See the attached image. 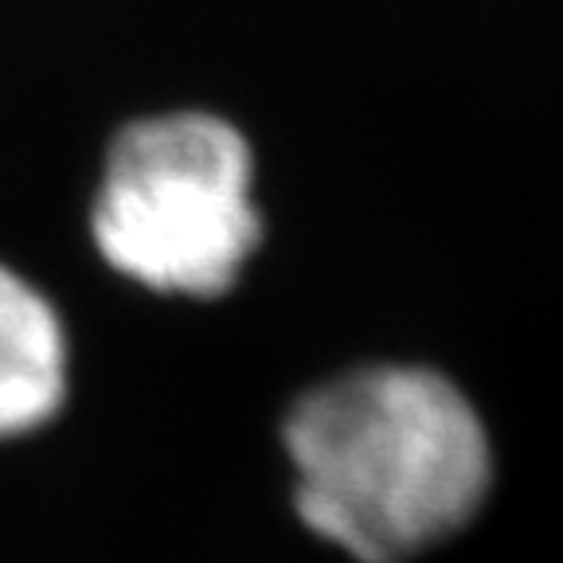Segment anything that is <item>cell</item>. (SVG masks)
Wrapping results in <instances>:
<instances>
[{"label":"cell","mask_w":563,"mask_h":563,"mask_svg":"<svg viewBox=\"0 0 563 563\" xmlns=\"http://www.w3.org/2000/svg\"><path fill=\"white\" fill-rule=\"evenodd\" d=\"M294 505L361 563H407L489 497V434L446 376L379 364L313 387L286 419Z\"/></svg>","instance_id":"cell-1"},{"label":"cell","mask_w":563,"mask_h":563,"mask_svg":"<svg viewBox=\"0 0 563 563\" xmlns=\"http://www.w3.org/2000/svg\"><path fill=\"white\" fill-rule=\"evenodd\" d=\"M255 161L211 114H165L118 133L90 231L118 274L157 294L220 298L263 239Z\"/></svg>","instance_id":"cell-2"},{"label":"cell","mask_w":563,"mask_h":563,"mask_svg":"<svg viewBox=\"0 0 563 563\" xmlns=\"http://www.w3.org/2000/svg\"><path fill=\"white\" fill-rule=\"evenodd\" d=\"M67 396L59 313L20 274L0 266V439L44 427Z\"/></svg>","instance_id":"cell-3"}]
</instances>
